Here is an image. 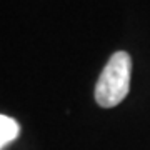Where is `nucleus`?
I'll return each instance as SVG.
<instances>
[{
    "mask_svg": "<svg viewBox=\"0 0 150 150\" xmlns=\"http://www.w3.org/2000/svg\"><path fill=\"white\" fill-rule=\"evenodd\" d=\"M132 60L127 52H117L110 57L98 77L95 100L103 108L115 107L127 97L130 88Z\"/></svg>",
    "mask_w": 150,
    "mask_h": 150,
    "instance_id": "nucleus-1",
    "label": "nucleus"
},
{
    "mask_svg": "<svg viewBox=\"0 0 150 150\" xmlns=\"http://www.w3.org/2000/svg\"><path fill=\"white\" fill-rule=\"evenodd\" d=\"M18 135V123L10 117L0 115V150L4 149L7 144L17 139Z\"/></svg>",
    "mask_w": 150,
    "mask_h": 150,
    "instance_id": "nucleus-2",
    "label": "nucleus"
}]
</instances>
